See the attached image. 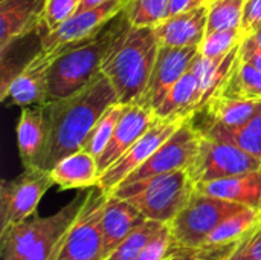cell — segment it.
I'll return each mask as SVG.
<instances>
[{"label": "cell", "instance_id": "cell-1", "mask_svg": "<svg viewBox=\"0 0 261 260\" xmlns=\"http://www.w3.org/2000/svg\"><path fill=\"white\" fill-rule=\"evenodd\" d=\"M116 101L118 95L102 72L78 92L47 101L44 104L47 144L41 169L49 172L63 158L81 150L95 123Z\"/></svg>", "mask_w": 261, "mask_h": 260}, {"label": "cell", "instance_id": "cell-2", "mask_svg": "<svg viewBox=\"0 0 261 260\" xmlns=\"http://www.w3.org/2000/svg\"><path fill=\"white\" fill-rule=\"evenodd\" d=\"M130 26L128 15L122 9L92 37L67 44L52 54L47 69V100L69 97L87 86L101 72L110 49Z\"/></svg>", "mask_w": 261, "mask_h": 260}, {"label": "cell", "instance_id": "cell-3", "mask_svg": "<svg viewBox=\"0 0 261 260\" xmlns=\"http://www.w3.org/2000/svg\"><path fill=\"white\" fill-rule=\"evenodd\" d=\"M158 51L159 41L150 26H130L116 40L102 63L101 72L109 78L119 103L132 104L142 98Z\"/></svg>", "mask_w": 261, "mask_h": 260}, {"label": "cell", "instance_id": "cell-4", "mask_svg": "<svg viewBox=\"0 0 261 260\" xmlns=\"http://www.w3.org/2000/svg\"><path fill=\"white\" fill-rule=\"evenodd\" d=\"M87 192L80 193L52 216H32L0 233L2 260H50L63 236L84 205Z\"/></svg>", "mask_w": 261, "mask_h": 260}, {"label": "cell", "instance_id": "cell-5", "mask_svg": "<svg viewBox=\"0 0 261 260\" xmlns=\"http://www.w3.org/2000/svg\"><path fill=\"white\" fill-rule=\"evenodd\" d=\"M196 192L187 169L121 184L110 195L128 201L147 219L170 224Z\"/></svg>", "mask_w": 261, "mask_h": 260}, {"label": "cell", "instance_id": "cell-6", "mask_svg": "<svg viewBox=\"0 0 261 260\" xmlns=\"http://www.w3.org/2000/svg\"><path fill=\"white\" fill-rule=\"evenodd\" d=\"M246 208L242 204L196 190L179 215L168 224L173 247L197 248L208 242L211 233L228 218Z\"/></svg>", "mask_w": 261, "mask_h": 260}, {"label": "cell", "instance_id": "cell-7", "mask_svg": "<svg viewBox=\"0 0 261 260\" xmlns=\"http://www.w3.org/2000/svg\"><path fill=\"white\" fill-rule=\"evenodd\" d=\"M107 199L99 187L87 192L83 208L63 236L50 260H106L102 251L101 216Z\"/></svg>", "mask_w": 261, "mask_h": 260}, {"label": "cell", "instance_id": "cell-8", "mask_svg": "<svg viewBox=\"0 0 261 260\" xmlns=\"http://www.w3.org/2000/svg\"><path fill=\"white\" fill-rule=\"evenodd\" d=\"M261 169V159L240 147L200 132L197 152L187 169L194 184L232 178Z\"/></svg>", "mask_w": 261, "mask_h": 260}, {"label": "cell", "instance_id": "cell-9", "mask_svg": "<svg viewBox=\"0 0 261 260\" xmlns=\"http://www.w3.org/2000/svg\"><path fill=\"white\" fill-rule=\"evenodd\" d=\"M55 185L50 173L28 167L14 179L0 184V233L34 216L41 198Z\"/></svg>", "mask_w": 261, "mask_h": 260}, {"label": "cell", "instance_id": "cell-10", "mask_svg": "<svg viewBox=\"0 0 261 260\" xmlns=\"http://www.w3.org/2000/svg\"><path fill=\"white\" fill-rule=\"evenodd\" d=\"M199 139L200 130L194 126L193 116H188L182 126L141 167H138L125 178L122 184L188 169L197 152Z\"/></svg>", "mask_w": 261, "mask_h": 260}, {"label": "cell", "instance_id": "cell-11", "mask_svg": "<svg viewBox=\"0 0 261 260\" xmlns=\"http://www.w3.org/2000/svg\"><path fill=\"white\" fill-rule=\"evenodd\" d=\"M185 118H168V120H158L150 126V129L116 161L113 162L106 172L101 173L99 187L104 193L110 195L119 184L125 181V178L141 167L187 120Z\"/></svg>", "mask_w": 261, "mask_h": 260}, {"label": "cell", "instance_id": "cell-12", "mask_svg": "<svg viewBox=\"0 0 261 260\" xmlns=\"http://www.w3.org/2000/svg\"><path fill=\"white\" fill-rule=\"evenodd\" d=\"M128 2L130 0H109L96 8L86 9L83 12H75L57 29L41 37L40 51L46 55H52L67 44L92 37L107 21H110L122 9H125Z\"/></svg>", "mask_w": 261, "mask_h": 260}, {"label": "cell", "instance_id": "cell-13", "mask_svg": "<svg viewBox=\"0 0 261 260\" xmlns=\"http://www.w3.org/2000/svg\"><path fill=\"white\" fill-rule=\"evenodd\" d=\"M199 52L200 51L197 46L177 48L159 44L158 57L147 89L138 103L154 110L156 106L167 95V92L193 67V63Z\"/></svg>", "mask_w": 261, "mask_h": 260}, {"label": "cell", "instance_id": "cell-14", "mask_svg": "<svg viewBox=\"0 0 261 260\" xmlns=\"http://www.w3.org/2000/svg\"><path fill=\"white\" fill-rule=\"evenodd\" d=\"M50 55L41 51L35 54L20 72L12 75L5 84H2L0 100L9 101L11 104L28 107V106H44L47 100V69L50 66Z\"/></svg>", "mask_w": 261, "mask_h": 260}, {"label": "cell", "instance_id": "cell-15", "mask_svg": "<svg viewBox=\"0 0 261 260\" xmlns=\"http://www.w3.org/2000/svg\"><path fill=\"white\" fill-rule=\"evenodd\" d=\"M154 121L156 116L150 107L139 103L127 104L107 147L96 158L99 173L106 172L113 162H116L150 129Z\"/></svg>", "mask_w": 261, "mask_h": 260}, {"label": "cell", "instance_id": "cell-16", "mask_svg": "<svg viewBox=\"0 0 261 260\" xmlns=\"http://www.w3.org/2000/svg\"><path fill=\"white\" fill-rule=\"evenodd\" d=\"M208 2L190 11L174 14L158 23L153 29L161 46H200L206 35Z\"/></svg>", "mask_w": 261, "mask_h": 260}, {"label": "cell", "instance_id": "cell-17", "mask_svg": "<svg viewBox=\"0 0 261 260\" xmlns=\"http://www.w3.org/2000/svg\"><path fill=\"white\" fill-rule=\"evenodd\" d=\"M46 0H0V52L41 28Z\"/></svg>", "mask_w": 261, "mask_h": 260}, {"label": "cell", "instance_id": "cell-18", "mask_svg": "<svg viewBox=\"0 0 261 260\" xmlns=\"http://www.w3.org/2000/svg\"><path fill=\"white\" fill-rule=\"evenodd\" d=\"M145 221L147 218L128 201L115 195H107L101 216L104 257L107 259L125 241V238Z\"/></svg>", "mask_w": 261, "mask_h": 260}, {"label": "cell", "instance_id": "cell-19", "mask_svg": "<svg viewBox=\"0 0 261 260\" xmlns=\"http://www.w3.org/2000/svg\"><path fill=\"white\" fill-rule=\"evenodd\" d=\"M47 144V124L44 106L21 107L17 123V146L24 169H41L44 150Z\"/></svg>", "mask_w": 261, "mask_h": 260}, {"label": "cell", "instance_id": "cell-20", "mask_svg": "<svg viewBox=\"0 0 261 260\" xmlns=\"http://www.w3.org/2000/svg\"><path fill=\"white\" fill-rule=\"evenodd\" d=\"M49 173L54 184L61 190H86L96 187L101 176L96 158L83 149L63 158Z\"/></svg>", "mask_w": 261, "mask_h": 260}, {"label": "cell", "instance_id": "cell-21", "mask_svg": "<svg viewBox=\"0 0 261 260\" xmlns=\"http://www.w3.org/2000/svg\"><path fill=\"white\" fill-rule=\"evenodd\" d=\"M196 190L249 208L261 210V169L232 178L197 184Z\"/></svg>", "mask_w": 261, "mask_h": 260}, {"label": "cell", "instance_id": "cell-22", "mask_svg": "<svg viewBox=\"0 0 261 260\" xmlns=\"http://www.w3.org/2000/svg\"><path fill=\"white\" fill-rule=\"evenodd\" d=\"M202 90L197 75L190 69L162 98L153 110L158 120L193 116L200 110Z\"/></svg>", "mask_w": 261, "mask_h": 260}, {"label": "cell", "instance_id": "cell-23", "mask_svg": "<svg viewBox=\"0 0 261 260\" xmlns=\"http://www.w3.org/2000/svg\"><path fill=\"white\" fill-rule=\"evenodd\" d=\"M260 101L236 100L222 95H214L199 110L206 116V123L219 124L223 127L236 129L246 124L257 112Z\"/></svg>", "mask_w": 261, "mask_h": 260}, {"label": "cell", "instance_id": "cell-24", "mask_svg": "<svg viewBox=\"0 0 261 260\" xmlns=\"http://www.w3.org/2000/svg\"><path fill=\"white\" fill-rule=\"evenodd\" d=\"M242 44V43H240ZM240 44L236 46L231 52H228L223 57L219 58H208L203 57L200 52L196 57L193 63V70L199 78L200 90H202V100H200V109L208 103V100L219 90V87L223 84L226 77L229 75L236 58L240 52Z\"/></svg>", "mask_w": 261, "mask_h": 260}, {"label": "cell", "instance_id": "cell-25", "mask_svg": "<svg viewBox=\"0 0 261 260\" xmlns=\"http://www.w3.org/2000/svg\"><path fill=\"white\" fill-rule=\"evenodd\" d=\"M197 129L211 138L231 143L240 147L242 150L248 152L249 155L261 159V101L258 103L254 116L240 127L229 129L219 124L206 123L203 127H197Z\"/></svg>", "mask_w": 261, "mask_h": 260}, {"label": "cell", "instance_id": "cell-26", "mask_svg": "<svg viewBox=\"0 0 261 260\" xmlns=\"http://www.w3.org/2000/svg\"><path fill=\"white\" fill-rule=\"evenodd\" d=\"M214 95L261 101V72L249 61H246L239 52L229 75Z\"/></svg>", "mask_w": 261, "mask_h": 260}, {"label": "cell", "instance_id": "cell-27", "mask_svg": "<svg viewBox=\"0 0 261 260\" xmlns=\"http://www.w3.org/2000/svg\"><path fill=\"white\" fill-rule=\"evenodd\" d=\"M125 106L127 104L116 101L110 107H107V110L99 116V120L95 123V126L89 132V135L83 144V150L89 152L95 158H98L104 152V149L107 147V144L115 132V127H116L122 112L125 110Z\"/></svg>", "mask_w": 261, "mask_h": 260}, {"label": "cell", "instance_id": "cell-28", "mask_svg": "<svg viewBox=\"0 0 261 260\" xmlns=\"http://www.w3.org/2000/svg\"><path fill=\"white\" fill-rule=\"evenodd\" d=\"M261 221V210L255 208H243L234 216L223 221L208 238L206 244H226L243 238L249 230H252Z\"/></svg>", "mask_w": 261, "mask_h": 260}, {"label": "cell", "instance_id": "cell-29", "mask_svg": "<svg viewBox=\"0 0 261 260\" xmlns=\"http://www.w3.org/2000/svg\"><path fill=\"white\" fill-rule=\"evenodd\" d=\"M246 0H210L206 35L222 29L242 28Z\"/></svg>", "mask_w": 261, "mask_h": 260}, {"label": "cell", "instance_id": "cell-30", "mask_svg": "<svg viewBox=\"0 0 261 260\" xmlns=\"http://www.w3.org/2000/svg\"><path fill=\"white\" fill-rule=\"evenodd\" d=\"M168 224H162L158 221L147 219L144 224L136 227L125 241L107 257L106 260H136L141 251L147 247V244Z\"/></svg>", "mask_w": 261, "mask_h": 260}, {"label": "cell", "instance_id": "cell-31", "mask_svg": "<svg viewBox=\"0 0 261 260\" xmlns=\"http://www.w3.org/2000/svg\"><path fill=\"white\" fill-rule=\"evenodd\" d=\"M125 12L132 26L154 28L170 15V0H130Z\"/></svg>", "mask_w": 261, "mask_h": 260}, {"label": "cell", "instance_id": "cell-32", "mask_svg": "<svg viewBox=\"0 0 261 260\" xmlns=\"http://www.w3.org/2000/svg\"><path fill=\"white\" fill-rule=\"evenodd\" d=\"M243 238L226 244H205L197 248H176L171 244V251L165 260H229Z\"/></svg>", "mask_w": 261, "mask_h": 260}, {"label": "cell", "instance_id": "cell-33", "mask_svg": "<svg viewBox=\"0 0 261 260\" xmlns=\"http://www.w3.org/2000/svg\"><path fill=\"white\" fill-rule=\"evenodd\" d=\"M243 38H245V34L242 28L216 31V32L205 35L202 44L199 46V51L203 57L219 58L231 52L236 46H239Z\"/></svg>", "mask_w": 261, "mask_h": 260}, {"label": "cell", "instance_id": "cell-34", "mask_svg": "<svg viewBox=\"0 0 261 260\" xmlns=\"http://www.w3.org/2000/svg\"><path fill=\"white\" fill-rule=\"evenodd\" d=\"M78 0H46L41 28L44 34L57 29L66 20H69L78 9Z\"/></svg>", "mask_w": 261, "mask_h": 260}, {"label": "cell", "instance_id": "cell-35", "mask_svg": "<svg viewBox=\"0 0 261 260\" xmlns=\"http://www.w3.org/2000/svg\"><path fill=\"white\" fill-rule=\"evenodd\" d=\"M171 244H173V238H171L170 225H165L147 244V247L141 251L136 260H165L171 251Z\"/></svg>", "mask_w": 261, "mask_h": 260}, {"label": "cell", "instance_id": "cell-36", "mask_svg": "<svg viewBox=\"0 0 261 260\" xmlns=\"http://www.w3.org/2000/svg\"><path fill=\"white\" fill-rule=\"evenodd\" d=\"M229 260H261V221L245 234Z\"/></svg>", "mask_w": 261, "mask_h": 260}, {"label": "cell", "instance_id": "cell-37", "mask_svg": "<svg viewBox=\"0 0 261 260\" xmlns=\"http://www.w3.org/2000/svg\"><path fill=\"white\" fill-rule=\"evenodd\" d=\"M261 21V0H246L243 18H242V31L245 35L251 34L254 28Z\"/></svg>", "mask_w": 261, "mask_h": 260}, {"label": "cell", "instance_id": "cell-38", "mask_svg": "<svg viewBox=\"0 0 261 260\" xmlns=\"http://www.w3.org/2000/svg\"><path fill=\"white\" fill-rule=\"evenodd\" d=\"M240 55L261 72V48L251 35H245L240 44Z\"/></svg>", "mask_w": 261, "mask_h": 260}, {"label": "cell", "instance_id": "cell-39", "mask_svg": "<svg viewBox=\"0 0 261 260\" xmlns=\"http://www.w3.org/2000/svg\"><path fill=\"white\" fill-rule=\"evenodd\" d=\"M206 2H210V0H170V15L190 11V9L197 8V6H200V5H203Z\"/></svg>", "mask_w": 261, "mask_h": 260}, {"label": "cell", "instance_id": "cell-40", "mask_svg": "<svg viewBox=\"0 0 261 260\" xmlns=\"http://www.w3.org/2000/svg\"><path fill=\"white\" fill-rule=\"evenodd\" d=\"M106 2H109V0H81L80 5H78L76 12H83V11H86V9L96 8V6H99V5H102V3H106Z\"/></svg>", "mask_w": 261, "mask_h": 260}, {"label": "cell", "instance_id": "cell-41", "mask_svg": "<svg viewBox=\"0 0 261 260\" xmlns=\"http://www.w3.org/2000/svg\"><path fill=\"white\" fill-rule=\"evenodd\" d=\"M248 35H251V37L255 40V43L261 48V21L254 28V31H252L251 34H248Z\"/></svg>", "mask_w": 261, "mask_h": 260}, {"label": "cell", "instance_id": "cell-42", "mask_svg": "<svg viewBox=\"0 0 261 260\" xmlns=\"http://www.w3.org/2000/svg\"><path fill=\"white\" fill-rule=\"evenodd\" d=\"M78 2H81V0H78Z\"/></svg>", "mask_w": 261, "mask_h": 260}]
</instances>
